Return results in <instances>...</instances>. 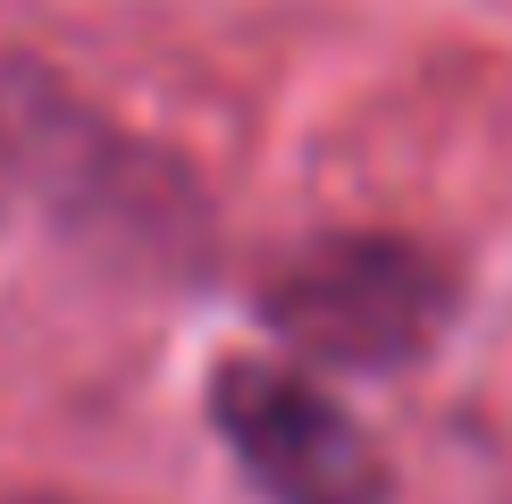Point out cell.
Instances as JSON below:
<instances>
[{"label": "cell", "instance_id": "obj_1", "mask_svg": "<svg viewBox=\"0 0 512 504\" xmlns=\"http://www.w3.org/2000/svg\"><path fill=\"white\" fill-rule=\"evenodd\" d=\"M0 168L26 194H42L68 227H93L135 261L185 252L202 227L177 168L152 160L143 143H126L118 126H101L93 110H76L68 93H51L42 76L0 84Z\"/></svg>", "mask_w": 512, "mask_h": 504}, {"label": "cell", "instance_id": "obj_3", "mask_svg": "<svg viewBox=\"0 0 512 504\" xmlns=\"http://www.w3.org/2000/svg\"><path fill=\"white\" fill-rule=\"evenodd\" d=\"M210 420L269 504H387V454L319 378L286 362H227Z\"/></svg>", "mask_w": 512, "mask_h": 504}, {"label": "cell", "instance_id": "obj_4", "mask_svg": "<svg viewBox=\"0 0 512 504\" xmlns=\"http://www.w3.org/2000/svg\"><path fill=\"white\" fill-rule=\"evenodd\" d=\"M42 504H51V496H42Z\"/></svg>", "mask_w": 512, "mask_h": 504}, {"label": "cell", "instance_id": "obj_2", "mask_svg": "<svg viewBox=\"0 0 512 504\" xmlns=\"http://www.w3.org/2000/svg\"><path fill=\"white\" fill-rule=\"evenodd\" d=\"M269 328L311 362L403 370L454 320V278L403 236H319L269 278Z\"/></svg>", "mask_w": 512, "mask_h": 504}]
</instances>
